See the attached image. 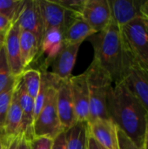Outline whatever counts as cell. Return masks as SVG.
Instances as JSON below:
<instances>
[{"label":"cell","instance_id":"cell-1","mask_svg":"<svg viewBox=\"0 0 148 149\" xmlns=\"http://www.w3.org/2000/svg\"><path fill=\"white\" fill-rule=\"evenodd\" d=\"M106 108L115 126L139 148H143L147 112L122 81L110 88Z\"/></svg>","mask_w":148,"mask_h":149},{"label":"cell","instance_id":"cell-2","mask_svg":"<svg viewBox=\"0 0 148 149\" xmlns=\"http://www.w3.org/2000/svg\"><path fill=\"white\" fill-rule=\"evenodd\" d=\"M90 38L94 49L93 59L109 74L113 85L121 82L126 51L120 28L112 20L106 29Z\"/></svg>","mask_w":148,"mask_h":149},{"label":"cell","instance_id":"cell-3","mask_svg":"<svg viewBox=\"0 0 148 149\" xmlns=\"http://www.w3.org/2000/svg\"><path fill=\"white\" fill-rule=\"evenodd\" d=\"M85 72L87 79L90 100L89 120L87 122L99 119L110 120L106 108V100L108 92L113 84L109 74L94 59Z\"/></svg>","mask_w":148,"mask_h":149},{"label":"cell","instance_id":"cell-4","mask_svg":"<svg viewBox=\"0 0 148 149\" xmlns=\"http://www.w3.org/2000/svg\"><path fill=\"white\" fill-rule=\"evenodd\" d=\"M123 44L128 55L148 69V20L137 17L120 28Z\"/></svg>","mask_w":148,"mask_h":149},{"label":"cell","instance_id":"cell-5","mask_svg":"<svg viewBox=\"0 0 148 149\" xmlns=\"http://www.w3.org/2000/svg\"><path fill=\"white\" fill-rule=\"evenodd\" d=\"M63 132L65 131L58 113L56 77L53 76L52 82L47 91L44 107L34 120L33 134L34 137L45 136L53 140Z\"/></svg>","mask_w":148,"mask_h":149},{"label":"cell","instance_id":"cell-6","mask_svg":"<svg viewBox=\"0 0 148 149\" xmlns=\"http://www.w3.org/2000/svg\"><path fill=\"white\" fill-rule=\"evenodd\" d=\"M122 82L148 113V69L133 60L126 52Z\"/></svg>","mask_w":148,"mask_h":149},{"label":"cell","instance_id":"cell-7","mask_svg":"<svg viewBox=\"0 0 148 149\" xmlns=\"http://www.w3.org/2000/svg\"><path fill=\"white\" fill-rule=\"evenodd\" d=\"M38 6L43 21L44 33L54 28L64 34L72 18L79 15V13L67 10L57 1L38 0Z\"/></svg>","mask_w":148,"mask_h":149},{"label":"cell","instance_id":"cell-8","mask_svg":"<svg viewBox=\"0 0 148 149\" xmlns=\"http://www.w3.org/2000/svg\"><path fill=\"white\" fill-rule=\"evenodd\" d=\"M80 15L95 33L102 31L112 21L108 0H85Z\"/></svg>","mask_w":148,"mask_h":149},{"label":"cell","instance_id":"cell-9","mask_svg":"<svg viewBox=\"0 0 148 149\" xmlns=\"http://www.w3.org/2000/svg\"><path fill=\"white\" fill-rule=\"evenodd\" d=\"M14 22L17 24L21 31L32 33L37 38L39 44L41 43L44 35V28L38 6V0L24 1Z\"/></svg>","mask_w":148,"mask_h":149},{"label":"cell","instance_id":"cell-10","mask_svg":"<svg viewBox=\"0 0 148 149\" xmlns=\"http://www.w3.org/2000/svg\"><path fill=\"white\" fill-rule=\"evenodd\" d=\"M71 93L77 121H88L89 120V89L85 72L70 78Z\"/></svg>","mask_w":148,"mask_h":149},{"label":"cell","instance_id":"cell-11","mask_svg":"<svg viewBox=\"0 0 148 149\" xmlns=\"http://www.w3.org/2000/svg\"><path fill=\"white\" fill-rule=\"evenodd\" d=\"M56 91L58 117L65 131H67L78 122L71 93L70 79H58L56 78Z\"/></svg>","mask_w":148,"mask_h":149},{"label":"cell","instance_id":"cell-12","mask_svg":"<svg viewBox=\"0 0 148 149\" xmlns=\"http://www.w3.org/2000/svg\"><path fill=\"white\" fill-rule=\"evenodd\" d=\"M15 89L22 110V137L30 141L34 138V100L27 93L23 82L22 74L15 77Z\"/></svg>","mask_w":148,"mask_h":149},{"label":"cell","instance_id":"cell-13","mask_svg":"<svg viewBox=\"0 0 148 149\" xmlns=\"http://www.w3.org/2000/svg\"><path fill=\"white\" fill-rule=\"evenodd\" d=\"M112 20L120 28L129 24L137 17H143L141 7L144 1L141 0H108Z\"/></svg>","mask_w":148,"mask_h":149},{"label":"cell","instance_id":"cell-14","mask_svg":"<svg viewBox=\"0 0 148 149\" xmlns=\"http://www.w3.org/2000/svg\"><path fill=\"white\" fill-rule=\"evenodd\" d=\"M19 33L20 29L17 24L16 22H13L10 29L6 32L3 44L6 58L13 77H17L21 75L24 71L21 59Z\"/></svg>","mask_w":148,"mask_h":149},{"label":"cell","instance_id":"cell-15","mask_svg":"<svg viewBox=\"0 0 148 149\" xmlns=\"http://www.w3.org/2000/svg\"><path fill=\"white\" fill-rule=\"evenodd\" d=\"M81 44H65L61 51L52 61L51 73L58 79L72 77L77 55Z\"/></svg>","mask_w":148,"mask_h":149},{"label":"cell","instance_id":"cell-16","mask_svg":"<svg viewBox=\"0 0 148 149\" xmlns=\"http://www.w3.org/2000/svg\"><path fill=\"white\" fill-rule=\"evenodd\" d=\"M91 136L105 149H119L117 127L111 120L99 119L89 122Z\"/></svg>","mask_w":148,"mask_h":149},{"label":"cell","instance_id":"cell-17","mask_svg":"<svg viewBox=\"0 0 148 149\" xmlns=\"http://www.w3.org/2000/svg\"><path fill=\"white\" fill-rule=\"evenodd\" d=\"M20 136H22V110L18 102L14 84V92L11 103L5 118L0 139L3 141H10Z\"/></svg>","mask_w":148,"mask_h":149},{"label":"cell","instance_id":"cell-18","mask_svg":"<svg viewBox=\"0 0 148 149\" xmlns=\"http://www.w3.org/2000/svg\"><path fill=\"white\" fill-rule=\"evenodd\" d=\"M64 45L63 34L58 29H50L44 33L40 43L39 53L40 55L44 56V64L45 68L52 63Z\"/></svg>","mask_w":148,"mask_h":149},{"label":"cell","instance_id":"cell-19","mask_svg":"<svg viewBox=\"0 0 148 149\" xmlns=\"http://www.w3.org/2000/svg\"><path fill=\"white\" fill-rule=\"evenodd\" d=\"M95 34V31L84 20L80 14L74 16L67 25L64 34L65 44H82V42Z\"/></svg>","mask_w":148,"mask_h":149},{"label":"cell","instance_id":"cell-20","mask_svg":"<svg viewBox=\"0 0 148 149\" xmlns=\"http://www.w3.org/2000/svg\"><path fill=\"white\" fill-rule=\"evenodd\" d=\"M89 125L87 121H78L65 131L66 149H88Z\"/></svg>","mask_w":148,"mask_h":149},{"label":"cell","instance_id":"cell-21","mask_svg":"<svg viewBox=\"0 0 148 149\" xmlns=\"http://www.w3.org/2000/svg\"><path fill=\"white\" fill-rule=\"evenodd\" d=\"M19 45L22 64L25 71L38 55L40 44L32 33L20 30Z\"/></svg>","mask_w":148,"mask_h":149},{"label":"cell","instance_id":"cell-22","mask_svg":"<svg viewBox=\"0 0 148 149\" xmlns=\"http://www.w3.org/2000/svg\"><path fill=\"white\" fill-rule=\"evenodd\" d=\"M41 72L35 69H26L22 73V79L25 89L33 100L36 99L41 84Z\"/></svg>","mask_w":148,"mask_h":149},{"label":"cell","instance_id":"cell-23","mask_svg":"<svg viewBox=\"0 0 148 149\" xmlns=\"http://www.w3.org/2000/svg\"><path fill=\"white\" fill-rule=\"evenodd\" d=\"M14 82L15 79L3 92L0 93V137L2 135L5 118L11 103L14 92Z\"/></svg>","mask_w":148,"mask_h":149},{"label":"cell","instance_id":"cell-24","mask_svg":"<svg viewBox=\"0 0 148 149\" xmlns=\"http://www.w3.org/2000/svg\"><path fill=\"white\" fill-rule=\"evenodd\" d=\"M15 79L12 76L10 68L6 58L3 46L0 50V93L3 92Z\"/></svg>","mask_w":148,"mask_h":149},{"label":"cell","instance_id":"cell-25","mask_svg":"<svg viewBox=\"0 0 148 149\" xmlns=\"http://www.w3.org/2000/svg\"><path fill=\"white\" fill-rule=\"evenodd\" d=\"M24 3V0H0V15L14 22Z\"/></svg>","mask_w":148,"mask_h":149},{"label":"cell","instance_id":"cell-26","mask_svg":"<svg viewBox=\"0 0 148 149\" xmlns=\"http://www.w3.org/2000/svg\"><path fill=\"white\" fill-rule=\"evenodd\" d=\"M53 143V140L45 137H34L32 140L29 141V148L30 149H51Z\"/></svg>","mask_w":148,"mask_h":149},{"label":"cell","instance_id":"cell-27","mask_svg":"<svg viewBox=\"0 0 148 149\" xmlns=\"http://www.w3.org/2000/svg\"><path fill=\"white\" fill-rule=\"evenodd\" d=\"M117 138H118L119 149H143L139 148L123 131H121L118 127H117Z\"/></svg>","mask_w":148,"mask_h":149},{"label":"cell","instance_id":"cell-28","mask_svg":"<svg viewBox=\"0 0 148 149\" xmlns=\"http://www.w3.org/2000/svg\"><path fill=\"white\" fill-rule=\"evenodd\" d=\"M57 2L67 10L81 14V10L85 0H64V1H57Z\"/></svg>","mask_w":148,"mask_h":149},{"label":"cell","instance_id":"cell-29","mask_svg":"<svg viewBox=\"0 0 148 149\" xmlns=\"http://www.w3.org/2000/svg\"><path fill=\"white\" fill-rule=\"evenodd\" d=\"M51 149H66L65 132L61 133L55 139H53V143H52Z\"/></svg>","mask_w":148,"mask_h":149},{"label":"cell","instance_id":"cell-30","mask_svg":"<svg viewBox=\"0 0 148 149\" xmlns=\"http://www.w3.org/2000/svg\"><path fill=\"white\" fill-rule=\"evenodd\" d=\"M12 24H13V22L11 20H10L9 18H7L4 16L0 15V32L7 31Z\"/></svg>","mask_w":148,"mask_h":149},{"label":"cell","instance_id":"cell-31","mask_svg":"<svg viewBox=\"0 0 148 149\" xmlns=\"http://www.w3.org/2000/svg\"><path fill=\"white\" fill-rule=\"evenodd\" d=\"M21 137L22 136L17 137V138H16L12 141H3V149H17Z\"/></svg>","mask_w":148,"mask_h":149},{"label":"cell","instance_id":"cell-32","mask_svg":"<svg viewBox=\"0 0 148 149\" xmlns=\"http://www.w3.org/2000/svg\"><path fill=\"white\" fill-rule=\"evenodd\" d=\"M88 149H101L99 143L91 136L89 135V141H88Z\"/></svg>","mask_w":148,"mask_h":149},{"label":"cell","instance_id":"cell-33","mask_svg":"<svg viewBox=\"0 0 148 149\" xmlns=\"http://www.w3.org/2000/svg\"><path fill=\"white\" fill-rule=\"evenodd\" d=\"M17 149H30L29 148V141L24 139L23 137H21Z\"/></svg>","mask_w":148,"mask_h":149},{"label":"cell","instance_id":"cell-34","mask_svg":"<svg viewBox=\"0 0 148 149\" xmlns=\"http://www.w3.org/2000/svg\"><path fill=\"white\" fill-rule=\"evenodd\" d=\"M143 149H148V113L147 115V127H146V133H145V138H144Z\"/></svg>","mask_w":148,"mask_h":149},{"label":"cell","instance_id":"cell-35","mask_svg":"<svg viewBox=\"0 0 148 149\" xmlns=\"http://www.w3.org/2000/svg\"><path fill=\"white\" fill-rule=\"evenodd\" d=\"M142 16L148 20V1H144V3L141 7Z\"/></svg>","mask_w":148,"mask_h":149},{"label":"cell","instance_id":"cell-36","mask_svg":"<svg viewBox=\"0 0 148 149\" xmlns=\"http://www.w3.org/2000/svg\"><path fill=\"white\" fill-rule=\"evenodd\" d=\"M6 32H7V31H3V32H0V50H1V49H2V47L3 46Z\"/></svg>","mask_w":148,"mask_h":149},{"label":"cell","instance_id":"cell-37","mask_svg":"<svg viewBox=\"0 0 148 149\" xmlns=\"http://www.w3.org/2000/svg\"><path fill=\"white\" fill-rule=\"evenodd\" d=\"M3 148V141L0 139V149Z\"/></svg>","mask_w":148,"mask_h":149},{"label":"cell","instance_id":"cell-38","mask_svg":"<svg viewBox=\"0 0 148 149\" xmlns=\"http://www.w3.org/2000/svg\"><path fill=\"white\" fill-rule=\"evenodd\" d=\"M100 148H101V149H105V148H102L101 146H100Z\"/></svg>","mask_w":148,"mask_h":149}]
</instances>
